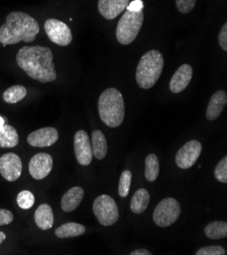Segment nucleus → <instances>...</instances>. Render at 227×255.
<instances>
[{"instance_id":"1","label":"nucleus","mask_w":227,"mask_h":255,"mask_svg":"<svg viewBox=\"0 0 227 255\" xmlns=\"http://www.w3.org/2000/svg\"><path fill=\"white\" fill-rule=\"evenodd\" d=\"M16 63L31 79L42 84L51 83L57 78L52 51L48 47H22L16 54Z\"/></svg>"},{"instance_id":"2","label":"nucleus","mask_w":227,"mask_h":255,"mask_svg":"<svg viewBox=\"0 0 227 255\" xmlns=\"http://www.w3.org/2000/svg\"><path fill=\"white\" fill-rule=\"evenodd\" d=\"M40 31L38 21L22 11L7 14L5 22L0 27V43L3 46L19 42H34Z\"/></svg>"},{"instance_id":"3","label":"nucleus","mask_w":227,"mask_h":255,"mask_svg":"<svg viewBox=\"0 0 227 255\" xmlns=\"http://www.w3.org/2000/svg\"><path fill=\"white\" fill-rule=\"evenodd\" d=\"M99 116L108 127L116 128L124 119V101L121 93L114 88L105 90L98 100Z\"/></svg>"},{"instance_id":"4","label":"nucleus","mask_w":227,"mask_h":255,"mask_svg":"<svg viewBox=\"0 0 227 255\" xmlns=\"http://www.w3.org/2000/svg\"><path fill=\"white\" fill-rule=\"evenodd\" d=\"M164 67V58L158 50H150L139 61L136 71L137 84L145 90L151 89L160 79Z\"/></svg>"},{"instance_id":"5","label":"nucleus","mask_w":227,"mask_h":255,"mask_svg":"<svg viewBox=\"0 0 227 255\" xmlns=\"http://www.w3.org/2000/svg\"><path fill=\"white\" fill-rule=\"evenodd\" d=\"M143 22H144L143 9L125 10L122 17L119 19L117 23L116 33H115L117 41L122 45L132 44L136 40L138 34L140 33Z\"/></svg>"},{"instance_id":"6","label":"nucleus","mask_w":227,"mask_h":255,"mask_svg":"<svg viewBox=\"0 0 227 255\" xmlns=\"http://www.w3.org/2000/svg\"><path fill=\"white\" fill-rule=\"evenodd\" d=\"M93 213L102 226H112L119 219V211L115 200L107 195L98 196L93 203Z\"/></svg>"},{"instance_id":"7","label":"nucleus","mask_w":227,"mask_h":255,"mask_svg":"<svg viewBox=\"0 0 227 255\" xmlns=\"http://www.w3.org/2000/svg\"><path fill=\"white\" fill-rule=\"evenodd\" d=\"M181 213L182 208L180 202L175 198L167 197L157 205L153 213V221L157 226L166 228L178 221Z\"/></svg>"},{"instance_id":"8","label":"nucleus","mask_w":227,"mask_h":255,"mask_svg":"<svg viewBox=\"0 0 227 255\" xmlns=\"http://www.w3.org/2000/svg\"><path fill=\"white\" fill-rule=\"evenodd\" d=\"M45 32L50 41L59 46H68L72 41V34L68 25L56 18H49L44 24Z\"/></svg>"},{"instance_id":"9","label":"nucleus","mask_w":227,"mask_h":255,"mask_svg":"<svg viewBox=\"0 0 227 255\" xmlns=\"http://www.w3.org/2000/svg\"><path fill=\"white\" fill-rule=\"evenodd\" d=\"M201 152V142L198 140H190L178 151V154L175 156V163L181 169H190L196 164Z\"/></svg>"},{"instance_id":"10","label":"nucleus","mask_w":227,"mask_h":255,"mask_svg":"<svg viewBox=\"0 0 227 255\" xmlns=\"http://www.w3.org/2000/svg\"><path fill=\"white\" fill-rule=\"evenodd\" d=\"M74 155L77 161L82 166H88L93 159V152L89 134L84 130H79L73 138Z\"/></svg>"},{"instance_id":"11","label":"nucleus","mask_w":227,"mask_h":255,"mask_svg":"<svg viewBox=\"0 0 227 255\" xmlns=\"http://www.w3.org/2000/svg\"><path fill=\"white\" fill-rule=\"evenodd\" d=\"M21 160L13 152H8L0 157V174L5 180L9 182L17 180L21 175Z\"/></svg>"},{"instance_id":"12","label":"nucleus","mask_w":227,"mask_h":255,"mask_svg":"<svg viewBox=\"0 0 227 255\" xmlns=\"http://www.w3.org/2000/svg\"><path fill=\"white\" fill-rule=\"evenodd\" d=\"M53 167V159L46 152L36 154L29 163V172L36 180H42L46 178Z\"/></svg>"},{"instance_id":"13","label":"nucleus","mask_w":227,"mask_h":255,"mask_svg":"<svg viewBox=\"0 0 227 255\" xmlns=\"http://www.w3.org/2000/svg\"><path fill=\"white\" fill-rule=\"evenodd\" d=\"M58 131L53 127H44L30 133L27 140L34 147H47L53 145L58 140Z\"/></svg>"},{"instance_id":"14","label":"nucleus","mask_w":227,"mask_h":255,"mask_svg":"<svg viewBox=\"0 0 227 255\" xmlns=\"http://www.w3.org/2000/svg\"><path fill=\"white\" fill-rule=\"evenodd\" d=\"M193 78V68L190 64H183L173 74L169 83V89L173 94L185 91Z\"/></svg>"},{"instance_id":"15","label":"nucleus","mask_w":227,"mask_h":255,"mask_svg":"<svg viewBox=\"0 0 227 255\" xmlns=\"http://www.w3.org/2000/svg\"><path fill=\"white\" fill-rule=\"evenodd\" d=\"M130 3L131 0H99L98 9L104 18L113 19L127 9Z\"/></svg>"},{"instance_id":"16","label":"nucleus","mask_w":227,"mask_h":255,"mask_svg":"<svg viewBox=\"0 0 227 255\" xmlns=\"http://www.w3.org/2000/svg\"><path fill=\"white\" fill-rule=\"evenodd\" d=\"M84 189L80 186L70 188L61 198V209L65 213H71L77 209L84 198Z\"/></svg>"},{"instance_id":"17","label":"nucleus","mask_w":227,"mask_h":255,"mask_svg":"<svg viewBox=\"0 0 227 255\" xmlns=\"http://www.w3.org/2000/svg\"><path fill=\"white\" fill-rule=\"evenodd\" d=\"M227 103V95L224 91H217L210 99L206 117L210 121L216 120L224 110V107Z\"/></svg>"},{"instance_id":"18","label":"nucleus","mask_w":227,"mask_h":255,"mask_svg":"<svg viewBox=\"0 0 227 255\" xmlns=\"http://www.w3.org/2000/svg\"><path fill=\"white\" fill-rule=\"evenodd\" d=\"M34 219L36 225L41 230L45 231L48 229H51L54 224V216L51 207L47 203H43V205L39 206L35 212Z\"/></svg>"},{"instance_id":"19","label":"nucleus","mask_w":227,"mask_h":255,"mask_svg":"<svg viewBox=\"0 0 227 255\" xmlns=\"http://www.w3.org/2000/svg\"><path fill=\"white\" fill-rule=\"evenodd\" d=\"M92 152L93 156L98 160H103L108 150V144L107 139L104 135V133L100 130L93 131L92 135Z\"/></svg>"},{"instance_id":"20","label":"nucleus","mask_w":227,"mask_h":255,"mask_svg":"<svg viewBox=\"0 0 227 255\" xmlns=\"http://www.w3.org/2000/svg\"><path fill=\"white\" fill-rule=\"evenodd\" d=\"M150 203V193L145 188L138 189L132 197L131 210L135 214L144 213Z\"/></svg>"},{"instance_id":"21","label":"nucleus","mask_w":227,"mask_h":255,"mask_svg":"<svg viewBox=\"0 0 227 255\" xmlns=\"http://www.w3.org/2000/svg\"><path fill=\"white\" fill-rule=\"evenodd\" d=\"M86 232L85 226L78 223H66L58 227L55 230V235L58 238L79 237Z\"/></svg>"},{"instance_id":"22","label":"nucleus","mask_w":227,"mask_h":255,"mask_svg":"<svg viewBox=\"0 0 227 255\" xmlns=\"http://www.w3.org/2000/svg\"><path fill=\"white\" fill-rule=\"evenodd\" d=\"M18 143V134L16 129L11 125H4L0 130V147L12 148Z\"/></svg>"},{"instance_id":"23","label":"nucleus","mask_w":227,"mask_h":255,"mask_svg":"<svg viewBox=\"0 0 227 255\" xmlns=\"http://www.w3.org/2000/svg\"><path fill=\"white\" fill-rule=\"evenodd\" d=\"M160 171L159 160L155 154H150L147 156L145 161V177L150 182L155 181Z\"/></svg>"},{"instance_id":"24","label":"nucleus","mask_w":227,"mask_h":255,"mask_svg":"<svg viewBox=\"0 0 227 255\" xmlns=\"http://www.w3.org/2000/svg\"><path fill=\"white\" fill-rule=\"evenodd\" d=\"M205 235L212 240L225 238L227 236V223L218 221L208 224L205 227Z\"/></svg>"},{"instance_id":"25","label":"nucleus","mask_w":227,"mask_h":255,"mask_svg":"<svg viewBox=\"0 0 227 255\" xmlns=\"http://www.w3.org/2000/svg\"><path fill=\"white\" fill-rule=\"evenodd\" d=\"M27 90L22 86H12L3 93V100L8 104H15L26 98Z\"/></svg>"},{"instance_id":"26","label":"nucleus","mask_w":227,"mask_h":255,"mask_svg":"<svg viewBox=\"0 0 227 255\" xmlns=\"http://www.w3.org/2000/svg\"><path fill=\"white\" fill-rule=\"evenodd\" d=\"M132 172L129 170H125L121 173L119 184H118V194L121 197H127L130 193V187L132 183Z\"/></svg>"},{"instance_id":"27","label":"nucleus","mask_w":227,"mask_h":255,"mask_svg":"<svg viewBox=\"0 0 227 255\" xmlns=\"http://www.w3.org/2000/svg\"><path fill=\"white\" fill-rule=\"evenodd\" d=\"M17 206L22 210L31 209L35 203V196L29 190H22L17 194L16 197Z\"/></svg>"},{"instance_id":"28","label":"nucleus","mask_w":227,"mask_h":255,"mask_svg":"<svg viewBox=\"0 0 227 255\" xmlns=\"http://www.w3.org/2000/svg\"><path fill=\"white\" fill-rule=\"evenodd\" d=\"M214 176L221 183H227V157H224L216 166Z\"/></svg>"},{"instance_id":"29","label":"nucleus","mask_w":227,"mask_h":255,"mask_svg":"<svg viewBox=\"0 0 227 255\" xmlns=\"http://www.w3.org/2000/svg\"><path fill=\"white\" fill-rule=\"evenodd\" d=\"M196 254L197 255H224V254H226V251L221 246L212 245V246H207V247L200 248L196 252Z\"/></svg>"},{"instance_id":"30","label":"nucleus","mask_w":227,"mask_h":255,"mask_svg":"<svg viewBox=\"0 0 227 255\" xmlns=\"http://www.w3.org/2000/svg\"><path fill=\"white\" fill-rule=\"evenodd\" d=\"M197 3V0H175L176 8L182 13L191 12Z\"/></svg>"},{"instance_id":"31","label":"nucleus","mask_w":227,"mask_h":255,"mask_svg":"<svg viewBox=\"0 0 227 255\" xmlns=\"http://www.w3.org/2000/svg\"><path fill=\"white\" fill-rule=\"evenodd\" d=\"M13 221V215L7 210L0 209V226H5L11 224Z\"/></svg>"},{"instance_id":"32","label":"nucleus","mask_w":227,"mask_h":255,"mask_svg":"<svg viewBox=\"0 0 227 255\" xmlns=\"http://www.w3.org/2000/svg\"><path fill=\"white\" fill-rule=\"evenodd\" d=\"M218 43L220 45V47L226 51L227 50V23L225 22L222 28H221V31L219 33V36H218Z\"/></svg>"},{"instance_id":"33","label":"nucleus","mask_w":227,"mask_h":255,"mask_svg":"<svg viewBox=\"0 0 227 255\" xmlns=\"http://www.w3.org/2000/svg\"><path fill=\"white\" fill-rule=\"evenodd\" d=\"M143 8H144V3L142 0H135V1L130 3L129 6L127 7V9H130V10H139Z\"/></svg>"},{"instance_id":"34","label":"nucleus","mask_w":227,"mask_h":255,"mask_svg":"<svg viewBox=\"0 0 227 255\" xmlns=\"http://www.w3.org/2000/svg\"><path fill=\"white\" fill-rule=\"evenodd\" d=\"M131 255H151L152 253H151L149 250L147 249H137V250H134L130 253Z\"/></svg>"},{"instance_id":"35","label":"nucleus","mask_w":227,"mask_h":255,"mask_svg":"<svg viewBox=\"0 0 227 255\" xmlns=\"http://www.w3.org/2000/svg\"><path fill=\"white\" fill-rule=\"evenodd\" d=\"M5 238H6V235L3 232H0V245H1V243L5 240Z\"/></svg>"},{"instance_id":"36","label":"nucleus","mask_w":227,"mask_h":255,"mask_svg":"<svg viewBox=\"0 0 227 255\" xmlns=\"http://www.w3.org/2000/svg\"><path fill=\"white\" fill-rule=\"evenodd\" d=\"M4 125H5V124H4V118L0 116V130H1V129L3 128Z\"/></svg>"}]
</instances>
